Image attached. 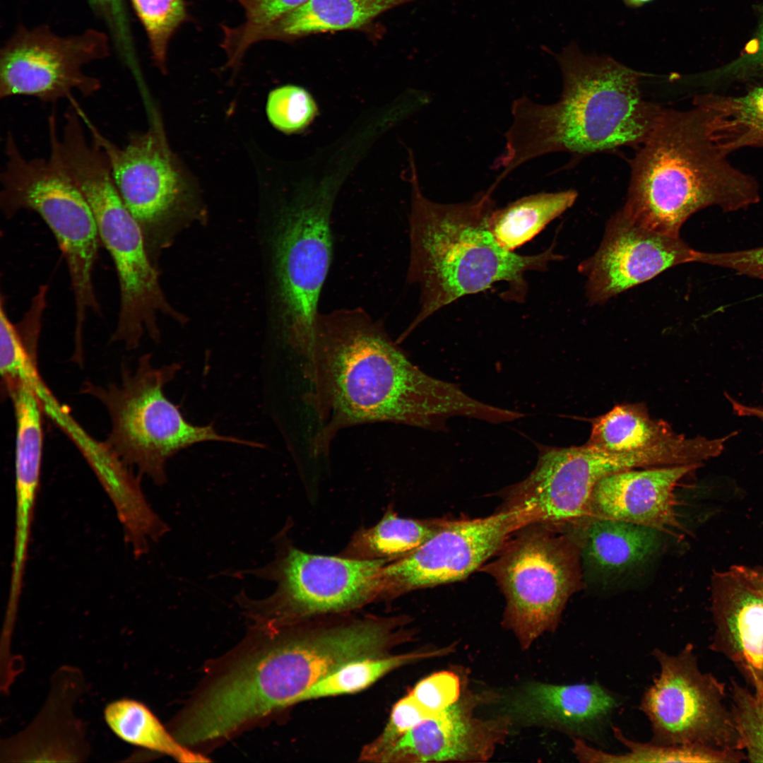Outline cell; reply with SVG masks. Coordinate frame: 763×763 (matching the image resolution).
<instances>
[{
  "label": "cell",
  "instance_id": "obj_1",
  "mask_svg": "<svg viewBox=\"0 0 763 763\" xmlns=\"http://www.w3.org/2000/svg\"><path fill=\"white\" fill-rule=\"evenodd\" d=\"M305 372L327 425L315 448H326L337 430L389 421L446 430L453 417L498 424L503 408L476 400L455 384L413 365L383 326L361 308L319 314Z\"/></svg>",
  "mask_w": 763,
  "mask_h": 763
},
{
  "label": "cell",
  "instance_id": "obj_2",
  "mask_svg": "<svg viewBox=\"0 0 763 763\" xmlns=\"http://www.w3.org/2000/svg\"><path fill=\"white\" fill-rule=\"evenodd\" d=\"M552 55L562 76L560 97L549 105L526 96L513 102L505 148L493 166L502 170L497 184L548 153L582 155L640 146L663 109L643 98L641 73L611 57L586 54L575 41Z\"/></svg>",
  "mask_w": 763,
  "mask_h": 763
},
{
  "label": "cell",
  "instance_id": "obj_3",
  "mask_svg": "<svg viewBox=\"0 0 763 763\" xmlns=\"http://www.w3.org/2000/svg\"><path fill=\"white\" fill-rule=\"evenodd\" d=\"M620 211L649 230L678 237L709 206L745 209L760 200L756 179L735 167L710 137L704 111L663 109L634 158Z\"/></svg>",
  "mask_w": 763,
  "mask_h": 763
},
{
  "label": "cell",
  "instance_id": "obj_4",
  "mask_svg": "<svg viewBox=\"0 0 763 763\" xmlns=\"http://www.w3.org/2000/svg\"><path fill=\"white\" fill-rule=\"evenodd\" d=\"M410 167L407 277L420 289V307L404 336L460 297L483 292L501 281L520 286L526 272L543 271L549 262L560 258L552 247L526 256L499 245L489 223L495 209L492 187L466 202L437 203L422 194L412 158Z\"/></svg>",
  "mask_w": 763,
  "mask_h": 763
},
{
  "label": "cell",
  "instance_id": "obj_5",
  "mask_svg": "<svg viewBox=\"0 0 763 763\" xmlns=\"http://www.w3.org/2000/svg\"><path fill=\"white\" fill-rule=\"evenodd\" d=\"M537 446L536 466L526 478L504 491L502 507L524 511L531 524L559 529L576 528L588 521L593 490L608 475L636 468L702 464L721 451L717 438L684 435L627 452L587 444L558 447L537 444Z\"/></svg>",
  "mask_w": 763,
  "mask_h": 763
},
{
  "label": "cell",
  "instance_id": "obj_6",
  "mask_svg": "<svg viewBox=\"0 0 763 763\" xmlns=\"http://www.w3.org/2000/svg\"><path fill=\"white\" fill-rule=\"evenodd\" d=\"M181 368L177 362L154 367L150 356L145 355L134 371L123 365L119 384L100 386L85 382L81 388L83 393L100 401L110 415L112 428L104 446L126 466L136 468L138 476L146 475L158 485L167 481L168 459L196 444L215 441L264 447L221 434L213 424L189 422L163 390Z\"/></svg>",
  "mask_w": 763,
  "mask_h": 763
},
{
  "label": "cell",
  "instance_id": "obj_7",
  "mask_svg": "<svg viewBox=\"0 0 763 763\" xmlns=\"http://www.w3.org/2000/svg\"><path fill=\"white\" fill-rule=\"evenodd\" d=\"M579 530L526 526L479 569L494 577L504 593V624L524 649L555 629L568 600L582 588Z\"/></svg>",
  "mask_w": 763,
  "mask_h": 763
},
{
  "label": "cell",
  "instance_id": "obj_8",
  "mask_svg": "<svg viewBox=\"0 0 763 763\" xmlns=\"http://www.w3.org/2000/svg\"><path fill=\"white\" fill-rule=\"evenodd\" d=\"M4 150L1 208L8 218L20 210L35 211L52 230L68 266L76 307L74 333L81 337L87 312H101L93 282L101 241L94 214L54 155L26 158L12 132L6 134Z\"/></svg>",
  "mask_w": 763,
  "mask_h": 763
},
{
  "label": "cell",
  "instance_id": "obj_9",
  "mask_svg": "<svg viewBox=\"0 0 763 763\" xmlns=\"http://www.w3.org/2000/svg\"><path fill=\"white\" fill-rule=\"evenodd\" d=\"M69 176L88 201L100 238L114 264L119 309L111 341L136 348L145 329L153 336V313L160 306L157 272L150 263L143 232L125 206L105 154L98 148L81 149L66 164Z\"/></svg>",
  "mask_w": 763,
  "mask_h": 763
},
{
  "label": "cell",
  "instance_id": "obj_10",
  "mask_svg": "<svg viewBox=\"0 0 763 763\" xmlns=\"http://www.w3.org/2000/svg\"><path fill=\"white\" fill-rule=\"evenodd\" d=\"M340 181L307 187L287 208L277 239V273L289 344L312 354L319 296L333 254L330 219Z\"/></svg>",
  "mask_w": 763,
  "mask_h": 763
},
{
  "label": "cell",
  "instance_id": "obj_11",
  "mask_svg": "<svg viewBox=\"0 0 763 763\" xmlns=\"http://www.w3.org/2000/svg\"><path fill=\"white\" fill-rule=\"evenodd\" d=\"M390 639L384 622L365 621L265 644L246 666L247 694L259 711L271 714L297 703L304 692L345 663L378 656Z\"/></svg>",
  "mask_w": 763,
  "mask_h": 763
},
{
  "label": "cell",
  "instance_id": "obj_12",
  "mask_svg": "<svg viewBox=\"0 0 763 763\" xmlns=\"http://www.w3.org/2000/svg\"><path fill=\"white\" fill-rule=\"evenodd\" d=\"M384 559L342 558L312 555L288 547L275 560L244 572L277 582L269 598L252 601L261 620L278 621L350 610L379 596Z\"/></svg>",
  "mask_w": 763,
  "mask_h": 763
},
{
  "label": "cell",
  "instance_id": "obj_13",
  "mask_svg": "<svg viewBox=\"0 0 763 763\" xmlns=\"http://www.w3.org/2000/svg\"><path fill=\"white\" fill-rule=\"evenodd\" d=\"M111 40L89 28L61 36L49 26L18 27L0 52V97L30 96L45 103L71 100L73 92L90 96L100 81L85 73V65L108 57Z\"/></svg>",
  "mask_w": 763,
  "mask_h": 763
},
{
  "label": "cell",
  "instance_id": "obj_14",
  "mask_svg": "<svg viewBox=\"0 0 763 763\" xmlns=\"http://www.w3.org/2000/svg\"><path fill=\"white\" fill-rule=\"evenodd\" d=\"M529 524L519 509H500L484 518L445 519L419 548L382 567L379 595L463 580L493 557L511 535Z\"/></svg>",
  "mask_w": 763,
  "mask_h": 763
},
{
  "label": "cell",
  "instance_id": "obj_15",
  "mask_svg": "<svg viewBox=\"0 0 763 763\" xmlns=\"http://www.w3.org/2000/svg\"><path fill=\"white\" fill-rule=\"evenodd\" d=\"M652 655L660 672L640 704L651 723V742L708 746L718 736L722 718L713 685L697 669L690 648L677 655L656 649Z\"/></svg>",
  "mask_w": 763,
  "mask_h": 763
},
{
  "label": "cell",
  "instance_id": "obj_16",
  "mask_svg": "<svg viewBox=\"0 0 763 763\" xmlns=\"http://www.w3.org/2000/svg\"><path fill=\"white\" fill-rule=\"evenodd\" d=\"M698 254L680 236L649 230L620 210L609 220L597 252L579 268L587 277L589 302L601 304L670 267L697 262Z\"/></svg>",
  "mask_w": 763,
  "mask_h": 763
},
{
  "label": "cell",
  "instance_id": "obj_17",
  "mask_svg": "<svg viewBox=\"0 0 763 763\" xmlns=\"http://www.w3.org/2000/svg\"><path fill=\"white\" fill-rule=\"evenodd\" d=\"M92 141L105 153L121 198L143 236L175 206L185 182L158 124L134 132L124 146L107 138L81 110Z\"/></svg>",
  "mask_w": 763,
  "mask_h": 763
},
{
  "label": "cell",
  "instance_id": "obj_18",
  "mask_svg": "<svg viewBox=\"0 0 763 763\" xmlns=\"http://www.w3.org/2000/svg\"><path fill=\"white\" fill-rule=\"evenodd\" d=\"M86 690L81 670L63 666L51 679L43 707L29 726L1 742V762H83L90 755L84 723L74 713Z\"/></svg>",
  "mask_w": 763,
  "mask_h": 763
},
{
  "label": "cell",
  "instance_id": "obj_19",
  "mask_svg": "<svg viewBox=\"0 0 763 763\" xmlns=\"http://www.w3.org/2000/svg\"><path fill=\"white\" fill-rule=\"evenodd\" d=\"M701 466L648 467L608 475L593 490L588 521H623L678 537L682 525L675 491L684 477Z\"/></svg>",
  "mask_w": 763,
  "mask_h": 763
},
{
  "label": "cell",
  "instance_id": "obj_20",
  "mask_svg": "<svg viewBox=\"0 0 763 763\" xmlns=\"http://www.w3.org/2000/svg\"><path fill=\"white\" fill-rule=\"evenodd\" d=\"M618 706L615 695L598 682L574 685L532 683L508 702L512 718L593 739Z\"/></svg>",
  "mask_w": 763,
  "mask_h": 763
},
{
  "label": "cell",
  "instance_id": "obj_21",
  "mask_svg": "<svg viewBox=\"0 0 763 763\" xmlns=\"http://www.w3.org/2000/svg\"><path fill=\"white\" fill-rule=\"evenodd\" d=\"M497 723L475 719L466 706L456 702L415 725L379 761L485 760L497 740Z\"/></svg>",
  "mask_w": 763,
  "mask_h": 763
},
{
  "label": "cell",
  "instance_id": "obj_22",
  "mask_svg": "<svg viewBox=\"0 0 763 763\" xmlns=\"http://www.w3.org/2000/svg\"><path fill=\"white\" fill-rule=\"evenodd\" d=\"M713 608L752 678L763 677V567L734 565L711 577Z\"/></svg>",
  "mask_w": 763,
  "mask_h": 763
},
{
  "label": "cell",
  "instance_id": "obj_23",
  "mask_svg": "<svg viewBox=\"0 0 763 763\" xmlns=\"http://www.w3.org/2000/svg\"><path fill=\"white\" fill-rule=\"evenodd\" d=\"M99 481L114 505L124 538L136 557L146 554L151 541L157 542L168 531L165 522L145 497L140 476L109 451L103 443L86 435L77 441Z\"/></svg>",
  "mask_w": 763,
  "mask_h": 763
},
{
  "label": "cell",
  "instance_id": "obj_24",
  "mask_svg": "<svg viewBox=\"0 0 763 763\" xmlns=\"http://www.w3.org/2000/svg\"><path fill=\"white\" fill-rule=\"evenodd\" d=\"M417 0H307L276 20L235 40L245 52L254 43L267 40H291L309 35L357 30L401 5Z\"/></svg>",
  "mask_w": 763,
  "mask_h": 763
},
{
  "label": "cell",
  "instance_id": "obj_25",
  "mask_svg": "<svg viewBox=\"0 0 763 763\" xmlns=\"http://www.w3.org/2000/svg\"><path fill=\"white\" fill-rule=\"evenodd\" d=\"M693 105L704 112L710 137L726 155L763 141V85L740 95L700 94Z\"/></svg>",
  "mask_w": 763,
  "mask_h": 763
},
{
  "label": "cell",
  "instance_id": "obj_26",
  "mask_svg": "<svg viewBox=\"0 0 763 763\" xmlns=\"http://www.w3.org/2000/svg\"><path fill=\"white\" fill-rule=\"evenodd\" d=\"M47 290V285L40 286L29 310L17 324L8 319L1 296L0 372L1 392L6 396L21 382H29L36 389L43 384L37 370V350Z\"/></svg>",
  "mask_w": 763,
  "mask_h": 763
},
{
  "label": "cell",
  "instance_id": "obj_27",
  "mask_svg": "<svg viewBox=\"0 0 763 763\" xmlns=\"http://www.w3.org/2000/svg\"><path fill=\"white\" fill-rule=\"evenodd\" d=\"M659 532L614 519H593L584 528L582 552L595 565L619 570L637 564L659 545Z\"/></svg>",
  "mask_w": 763,
  "mask_h": 763
},
{
  "label": "cell",
  "instance_id": "obj_28",
  "mask_svg": "<svg viewBox=\"0 0 763 763\" xmlns=\"http://www.w3.org/2000/svg\"><path fill=\"white\" fill-rule=\"evenodd\" d=\"M591 426L586 444L615 452L646 449L680 435L666 422L651 418L639 403L617 405L595 418Z\"/></svg>",
  "mask_w": 763,
  "mask_h": 763
},
{
  "label": "cell",
  "instance_id": "obj_29",
  "mask_svg": "<svg viewBox=\"0 0 763 763\" xmlns=\"http://www.w3.org/2000/svg\"><path fill=\"white\" fill-rule=\"evenodd\" d=\"M576 197L577 192L569 189L519 199L493 211L489 220L491 232L501 247L514 252L570 208Z\"/></svg>",
  "mask_w": 763,
  "mask_h": 763
},
{
  "label": "cell",
  "instance_id": "obj_30",
  "mask_svg": "<svg viewBox=\"0 0 763 763\" xmlns=\"http://www.w3.org/2000/svg\"><path fill=\"white\" fill-rule=\"evenodd\" d=\"M103 715L112 732L129 745L168 755L183 763L208 761L176 740L141 702L129 698L114 700L105 706Z\"/></svg>",
  "mask_w": 763,
  "mask_h": 763
},
{
  "label": "cell",
  "instance_id": "obj_31",
  "mask_svg": "<svg viewBox=\"0 0 763 763\" xmlns=\"http://www.w3.org/2000/svg\"><path fill=\"white\" fill-rule=\"evenodd\" d=\"M444 521L403 519L389 511L377 525L357 533L351 553L359 559L403 557L432 537Z\"/></svg>",
  "mask_w": 763,
  "mask_h": 763
},
{
  "label": "cell",
  "instance_id": "obj_32",
  "mask_svg": "<svg viewBox=\"0 0 763 763\" xmlns=\"http://www.w3.org/2000/svg\"><path fill=\"white\" fill-rule=\"evenodd\" d=\"M615 738L627 749L622 754H613L594 748L581 738H573L572 751L581 762H721L728 757L711 747L697 745H661L641 743L627 738L619 728L613 727Z\"/></svg>",
  "mask_w": 763,
  "mask_h": 763
},
{
  "label": "cell",
  "instance_id": "obj_33",
  "mask_svg": "<svg viewBox=\"0 0 763 763\" xmlns=\"http://www.w3.org/2000/svg\"><path fill=\"white\" fill-rule=\"evenodd\" d=\"M444 650L415 652L386 657L353 660L314 684L298 699H309L350 694L362 690L392 670L414 661L439 655Z\"/></svg>",
  "mask_w": 763,
  "mask_h": 763
},
{
  "label": "cell",
  "instance_id": "obj_34",
  "mask_svg": "<svg viewBox=\"0 0 763 763\" xmlns=\"http://www.w3.org/2000/svg\"><path fill=\"white\" fill-rule=\"evenodd\" d=\"M129 1L146 31L154 63L165 71L170 40L187 18L184 0Z\"/></svg>",
  "mask_w": 763,
  "mask_h": 763
},
{
  "label": "cell",
  "instance_id": "obj_35",
  "mask_svg": "<svg viewBox=\"0 0 763 763\" xmlns=\"http://www.w3.org/2000/svg\"><path fill=\"white\" fill-rule=\"evenodd\" d=\"M317 113V104L304 88L288 85L272 90L266 103L267 117L273 126L287 133L304 129Z\"/></svg>",
  "mask_w": 763,
  "mask_h": 763
},
{
  "label": "cell",
  "instance_id": "obj_36",
  "mask_svg": "<svg viewBox=\"0 0 763 763\" xmlns=\"http://www.w3.org/2000/svg\"><path fill=\"white\" fill-rule=\"evenodd\" d=\"M701 78L711 86L763 78V14L755 32L740 55L730 62L701 74Z\"/></svg>",
  "mask_w": 763,
  "mask_h": 763
},
{
  "label": "cell",
  "instance_id": "obj_37",
  "mask_svg": "<svg viewBox=\"0 0 763 763\" xmlns=\"http://www.w3.org/2000/svg\"><path fill=\"white\" fill-rule=\"evenodd\" d=\"M432 716L409 693L394 705L385 728L374 741L365 747L362 759L379 761L382 756L408 731Z\"/></svg>",
  "mask_w": 763,
  "mask_h": 763
},
{
  "label": "cell",
  "instance_id": "obj_38",
  "mask_svg": "<svg viewBox=\"0 0 763 763\" xmlns=\"http://www.w3.org/2000/svg\"><path fill=\"white\" fill-rule=\"evenodd\" d=\"M735 729L750 761L763 762V697L739 690L735 696Z\"/></svg>",
  "mask_w": 763,
  "mask_h": 763
},
{
  "label": "cell",
  "instance_id": "obj_39",
  "mask_svg": "<svg viewBox=\"0 0 763 763\" xmlns=\"http://www.w3.org/2000/svg\"><path fill=\"white\" fill-rule=\"evenodd\" d=\"M104 23L112 45L129 62L134 57V42L126 0H86Z\"/></svg>",
  "mask_w": 763,
  "mask_h": 763
},
{
  "label": "cell",
  "instance_id": "obj_40",
  "mask_svg": "<svg viewBox=\"0 0 763 763\" xmlns=\"http://www.w3.org/2000/svg\"><path fill=\"white\" fill-rule=\"evenodd\" d=\"M409 693L424 709L434 715L456 702L459 678L451 671L435 673L418 682Z\"/></svg>",
  "mask_w": 763,
  "mask_h": 763
},
{
  "label": "cell",
  "instance_id": "obj_41",
  "mask_svg": "<svg viewBox=\"0 0 763 763\" xmlns=\"http://www.w3.org/2000/svg\"><path fill=\"white\" fill-rule=\"evenodd\" d=\"M243 8L246 20L237 28L224 27L232 35H244L266 26L302 5L307 0H236Z\"/></svg>",
  "mask_w": 763,
  "mask_h": 763
},
{
  "label": "cell",
  "instance_id": "obj_42",
  "mask_svg": "<svg viewBox=\"0 0 763 763\" xmlns=\"http://www.w3.org/2000/svg\"><path fill=\"white\" fill-rule=\"evenodd\" d=\"M699 262L763 280V247L729 252H700Z\"/></svg>",
  "mask_w": 763,
  "mask_h": 763
},
{
  "label": "cell",
  "instance_id": "obj_43",
  "mask_svg": "<svg viewBox=\"0 0 763 763\" xmlns=\"http://www.w3.org/2000/svg\"><path fill=\"white\" fill-rule=\"evenodd\" d=\"M724 394L736 415L756 418L763 422V406H748L738 401L726 392Z\"/></svg>",
  "mask_w": 763,
  "mask_h": 763
},
{
  "label": "cell",
  "instance_id": "obj_44",
  "mask_svg": "<svg viewBox=\"0 0 763 763\" xmlns=\"http://www.w3.org/2000/svg\"><path fill=\"white\" fill-rule=\"evenodd\" d=\"M653 0H622L623 3L629 8H637L641 7Z\"/></svg>",
  "mask_w": 763,
  "mask_h": 763
},
{
  "label": "cell",
  "instance_id": "obj_45",
  "mask_svg": "<svg viewBox=\"0 0 763 763\" xmlns=\"http://www.w3.org/2000/svg\"><path fill=\"white\" fill-rule=\"evenodd\" d=\"M753 680L757 689V693L763 697V677Z\"/></svg>",
  "mask_w": 763,
  "mask_h": 763
},
{
  "label": "cell",
  "instance_id": "obj_46",
  "mask_svg": "<svg viewBox=\"0 0 763 763\" xmlns=\"http://www.w3.org/2000/svg\"><path fill=\"white\" fill-rule=\"evenodd\" d=\"M757 148H763V141H762L761 142H759V143L757 144Z\"/></svg>",
  "mask_w": 763,
  "mask_h": 763
},
{
  "label": "cell",
  "instance_id": "obj_47",
  "mask_svg": "<svg viewBox=\"0 0 763 763\" xmlns=\"http://www.w3.org/2000/svg\"><path fill=\"white\" fill-rule=\"evenodd\" d=\"M762 393H763V384H762Z\"/></svg>",
  "mask_w": 763,
  "mask_h": 763
}]
</instances>
